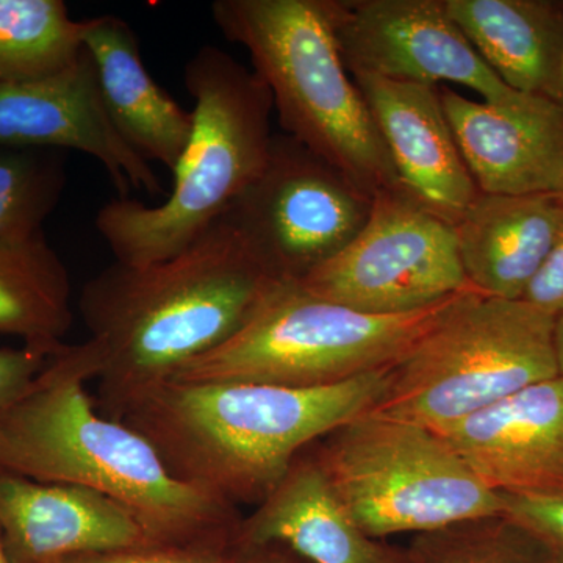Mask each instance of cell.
<instances>
[{
	"label": "cell",
	"mask_w": 563,
	"mask_h": 563,
	"mask_svg": "<svg viewBox=\"0 0 563 563\" xmlns=\"http://www.w3.org/2000/svg\"><path fill=\"white\" fill-rule=\"evenodd\" d=\"M233 544L231 548H214L154 543L110 553L84 555L66 563H229Z\"/></svg>",
	"instance_id": "26"
},
{
	"label": "cell",
	"mask_w": 563,
	"mask_h": 563,
	"mask_svg": "<svg viewBox=\"0 0 563 563\" xmlns=\"http://www.w3.org/2000/svg\"><path fill=\"white\" fill-rule=\"evenodd\" d=\"M372 111L399 184L455 224L479 196L463 161L439 88L415 81L351 76Z\"/></svg>",
	"instance_id": "15"
},
{
	"label": "cell",
	"mask_w": 563,
	"mask_h": 563,
	"mask_svg": "<svg viewBox=\"0 0 563 563\" xmlns=\"http://www.w3.org/2000/svg\"><path fill=\"white\" fill-rule=\"evenodd\" d=\"M184 87L195 101L192 132L173 172L172 192L158 206L117 198L96 217L122 265L147 266L187 250L268 162L273 98L254 70L207 44L185 65Z\"/></svg>",
	"instance_id": "4"
},
{
	"label": "cell",
	"mask_w": 563,
	"mask_h": 563,
	"mask_svg": "<svg viewBox=\"0 0 563 563\" xmlns=\"http://www.w3.org/2000/svg\"><path fill=\"white\" fill-rule=\"evenodd\" d=\"M84 25L62 0H0V87L68 68L84 51Z\"/></svg>",
	"instance_id": "22"
},
{
	"label": "cell",
	"mask_w": 563,
	"mask_h": 563,
	"mask_svg": "<svg viewBox=\"0 0 563 563\" xmlns=\"http://www.w3.org/2000/svg\"><path fill=\"white\" fill-rule=\"evenodd\" d=\"M84 21L81 41L111 122L147 162L161 163L173 173L190 141L191 111L152 79L128 22L111 14Z\"/></svg>",
	"instance_id": "18"
},
{
	"label": "cell",
	"mask_w": 563,
	"mask_h": 563,
	"mask_svg": "<svg viewBox=\"0 0 563 563\" xmlns=\"http://www.w3.org/2000/svg\"><path fill=\"white\" fill-rule=\"evenodd\" d=\"M73 321L68 269L43 233L0 244V333L57 354Z\"/></svg>",
	"instance_id": "21"
},
{
	"label": "cell",
	"mask_w": 563,
	"mask_h": 563,
	"mask_svg": "<svg viewBox=\"0 0 563 563\" xmlns=\"http://www.w3.org/2000/svg\"><path fill=\"white\" fill-rule=\"evenodd\" d=\"M562 77H563V58H562Z\"/></svg>",
	"instance_id": "32"
},
{
	"label": "cell",
	"mask_w": 563,
	"mask_h": 563,
	"mask_svg": "<svg viewBox=\"0 0 563 563\" xmlns=\"http://www.w3.org/2000/svg\"><path fill=\"white\" fill-rule=\"evenodd\" d=\"M54 355L25 344L20 350L0 347V420L29 391Z\"/></svg>",
	"instance_id": "27"
},
{
	"label": "cell",
	"mask_w": 563,
	"mask_h": 563,
	"mask_svg": "<svg viewBox=\"0 0 563 563\" xmlns=\"http://www.w3.org/2000/svg\"><path fill=\"white\" fill-rule=\"evenodd\" d=\"M279 280L229 213L168 261L114 262L92 277L79 309L99 383L96 409L114 420L136 395L229 342Z\"/></svg>",
	"instance_id": "1"
},
{
	"label": "cell",
	"mask_w": 563,
	"mask_h": 563,
	"mask_svg": "<svg viewBox=\"0 0 563 563\" xmlns=\"http://www.w3.org/2000/svg\"><path fill=\"white\" fill-rule=\"evenodd\" d=\"M503 514L536 533L563 563V493L559 495H512L501 493Z\"/></svg>",
	"instance_id": "25"
},
{
	"label": "cell",
	"mask_w": 563,
	"mask_h": 563,
	"mask_svg": "<svg viewBox=\"0 0 563 563\" xmlns=\"http://www.w3.org/2000/svg\"><path fill=\"white\" fill-rule=\"evenodd\" d=\"M313 451L352 520L376 540L503 514L501 493L442 433L417 422L369 410L314 442Z\"/></svg>",
	"instance_id": "8"
},
{
	"label": "cell",
	"mask_w": 563,
	"mask_h": 563,
	"mask_svg": "<svg viewBox=\"0 0 563 563\" xmlns=\"http://www.w3.org/2000/svg\"><path fill=\"white\" fill-rule=\"evenodd\" d=\"M0 531L11 563H66L154 544L135 515L109 496L79 485L38 483L3 468Z\"/></svg>",
	"instance_id": "13"
},
{
	"label": "cell",
	"mask_w": 563,
	"mask_h": 563,
	"mask_svg": "<svg viewBox=\"0 0 563 563\" xmlns=\"http://www.w3.org/2000/svg\"><path fill=\"white\" fill-rule=\"evenodd\" d=\"M521 299L555 317L563 312V218L553 246Z\"/></svg>",
	"instance_id": "28"
},
{
	"label": "cell",
	"mask_w": 563,
	"mask_h": 563,
	"mask_svg": "<svg viewBox=\"0 0 563 563\" xmlns=\"http://www.w3.org/2000/svg\"><path fill=\"white\" fill-rule=\"evenodd\" d=\"M555 355H558L559 376L563 377V312L555 317Z\"/></svg>",
	"instance_id": "30"
},
{
	"label": "cell",
	"mask_w": 563,
	"mask_h": 563,
	"mask_svg": "<svg viewBox=\"0 0 563 563\" xmlns=\"http://www.w3.org/2000/svg\"><path fill=\"white\" fill-rule=\"evenodd\" d=\"M455 143L485 195H563V106L506 110L439 88Z\"/></svg>",
	"instance_id": "16"
},
{
	"label": "cell",
	"mask_w": 563,
	"mask_h": 563,
	"mask_svg": "<svg viewBox=\"0 0 563 563\" xmlns=\"http://www.w3.org/2000/svg\"><path fill=\"white\" fill-rule=\"evenodd\" d=\"M373 199L331 163L277 133L261 176L228 213L269 272L296 282L351 244Z\"/></svg>",
	"instance_id": "10"
},
{
	"label": "cell",
	"mask_w": 563,
	"mask_h": 563,
	"mask_svg": "<svg viewBox=\"0 0 563 563\" xmlns=\"http://www.w3.org/2000/svg\"><path fill=\"white\" fill-rule=\"evenodd\" d=\"M63 188L60 158L38 150H0V244L40 235Z\"/></svg>",
	"instance_id": "24"
},
{
	"label": "cell",
	"mask_w": 563,
	"mask_h": 563,
	"mask_svg": "<svg viewBox=\"0 0 563 563\" xmlns=\"http://www.w3.org/2000/svg\"><path fill=\"white\" fill-rule=\"evenodd\" d=\"M451 20L512 90L563 106V11L537 0H444Z\"/></svg>",
	"instance_id": "20"
},
{
	"label": "cell",
	"mask_w": 563,
	"mask_h": 563,
	"mask_svg": "<svg viewBox=\"0 0 563 563\" xmlns=\"http://www.w3.org/2000/svg\"><path fill=\"white\" fill-rule=\"evenodd\" d=\"M388 372L309 388L168 380L124 404L114 420L146 437L184 483L233 507L258 506L296 455L376 407Z\"/></svg>",
	"instance_id": "3"
},
{
	"label": "cell",
	"mask_w": 563,
	"mask_h": 563,
	"mask_svg": "<svg viewBox=\"0 0 563 563\" xmlns=\"http://www.w3.org/2000/svg\"><path fill=\"white\" fill-rule=\"evenodd\" d=\"M410 563H555L547 544L507 515H487L413 536Z\"/></svg>",
	"instance_id": "23"
},
{
	"label": "cell",
	"mask_w": 563,
	"mask_h": 563,
	"mask_svg": "<svg viewBox=\"0 0 563 563\" xmlns=\"http://www.w3.org/2000/svg\"><path fill=\"white\" fill-rule=\"evenodd\" d=\"M91 379L84 343L55 354L0 420V468L102 493L131 510L154 543L231 548L239 507L184 483L146 437L103 417L85 391Z\"/></svg>",
	"instance_id": "2"
},
{
	"label": "cell",
	"mask_w": 563,
	"mask_h": 563,
	"mask_svg": "<svg viewBox=\"0 0 563 563\" xmlns=\"http://www.w3.org/2000/svg\"><path fill=\"white\" fill-rule=\"evenodd\" d=\"M211 16L250 54L285 135L369 195L401 185L340 54L329 0H217Z\"/></svg>",
	"instance_id": "5"
},
{
	"label": "cell",
	"mask_w": 563,
	"mask_h": 563,
	"mask_svg": "<svg viewBox=\"0 0 563 563\" xmlns=\"http://www.w3.org/2000/svg\"><path fill=\"white\" fill-rule=\"evenodd\" d=\"M0 563H11L9 553L5 550V543H3L2 531H0Z\"/></svg>",
	"instance_id": "31"
},
{
	"label": "cell",
	"mask_w": 563,
	"mask_h": 563,
	"mask_svg": "<svg viewBox=\"0 0 563 563\" xmlns=\"http://www.w3.org/2000/svg\"><path fill=\"white\" fill-rule=\"evenodd\" d=\"M442 433L488 487L563 493V377L537 383Z\"/></svg>",
	"instance_id": "14"
},
{
	"label": "cell",
	"mask_w": 563,
	"mask_h": 563,
	"mask_svg": "<svg viewBox=\"0 0 563 563\" xmlns=\"http://www.w3.org/2000/svg\"><path fill=\"white\" fill-rule=\"evenodd\" d=\"M562 218L561 196L479 192L454 224L470 285L492 298H523L553 246Z\"/></svg>",
	"instance_id": "19"
},
{
	"label": "cell",
	"mask_w": 563,
	"mask_h": 563,
	"mask_svg": "<svg viewBox=\"0 0 563 563\" xmlns=\"http://www.w3.org/2000/svg\"><path fill=\"white\" fill-rule=\"evenodd\" d=\"M561 198L563 199V195L561 196Z\"/></svg>",
	"instance_id": "33"
},
{
	"label": "cell",
	"mask_w": 563,
	"mask_h": 563,
	"mask_svg": "<svg viewBox=\"0 0 563 563\" xmlns=\"http://www.w3.org/2000/svg\"><path fill=\"white\" fill-rule=\"evenodd\" d=\"M329 10L351 76L432 87L450 81L506 110L550 101L507 87L451 20L444 0H329Z\"/></svg>",
	"instance_id": "11"
},
{
	"label": "cell",
	"mask_w": 563,
	"mask_h": 563,
	"mask_svg": "<svg viewBox=\"0 0 563 563\" xmlns=\"http://www.w3.org/2000/svg\"><path fill=\"white\" fill-rule=\"evenodd\" d=\"M235 542L277 543L310 563H410L407 551L366 536L344 509L314 455H296L247 518Z\"/></svg>",
	"instance_id": "17"
},
{
	"label": "cell",
	"mask_w": 563,
	"mask_h": 563,
	"mask_svg": "<svg viewBox=\"0 0 563 563\" xmlns=\"http://www.w3.org/2000/svg\"><path fill=\"white\" fill-rule=\"evenodd\" d=\"M462 292L418 312L372 314L279 280L229 342L185 365L172 380L299 388L346 383L401 361Z\"/></svg>",
	"instance_id": "7"
},
{
	"label": "cell",
	"mask_w": 563,
	"mask_h": 563,
	"mask_svg": "<svg viewBox=\"0 0 563 563\" xmlns=\"http://www.w3.org/2000/svg\"><path fill=\"white\" fill-rule=\"evenodd\" d=\"M73 150L96 158L118 198L165 196L150 162L122 139L103 106L90 54L41 79L0 87V150Z\"/></svg>",
	"instance_id": "12"
},
{
	"label": "cell",
	"mask_w": 563,
	"mask_h": 563,
	"mask_svg": "<svg viewBox=\"0 0 563 563\" xmlns=\"http://www.w3.org/2000/svg\"><path fill=\"white\" fill-rule=\"evenodd\" d=\"M555 314L523 299L463 291L391 366L372 412L435 432L559 376Z\"/></svg>",
	"instance_id": "6"
},
{
	"label": "cell",
	"mask_w": 563,
	"mask_h": 563,
	"mask_svg": "<svg viewBox=\"0 0 563 563\" xmlns=\"http://www.w3.org/2000/svg\"><path fill=\"white\" fill-rule=\"evenodd\" d=\"M296 284L372 314L418 312L474 290L463 272L454 224L402 185L376 192L362 232Z\"/></svg>",
	"instance_id": "9"
},
{
	"label": "cell",
	"mask_w": 563,
	"mask_h": 563,
	"mask_svg": "<svg viewBox=\"0 0 563 563\" xmlns=\"http://www.w3.org/2000/svg\"><path fill=\"white\" fill-rule=\"evenodd\" d=\"M229 563H310L301 555L277 543L233 544Z\"/></svg>",
	"instance_id": "29"
}]
</instances>
